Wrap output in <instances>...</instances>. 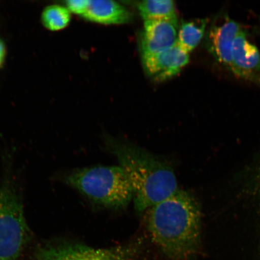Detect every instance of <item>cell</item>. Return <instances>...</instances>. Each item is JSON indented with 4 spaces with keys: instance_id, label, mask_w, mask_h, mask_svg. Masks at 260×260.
<instances>
[{
    "instance_id": "10",
    "label": "cell",
    "mask_w": 260,
    "mask_h": 260,
    "mask_svg": "<svg viewBox=\"0 0 260 260\" xmlns=\"http://www.w3.org/2000/svg\"><path fill=\"white\" fill-rule=\"evenodd\" d=\"M83 17L100 24H122L131 21L132 14L124 6L112 0H89Z\"/></svg>"
},
{
    "instance_id": "5",
    "label": "cell",
    "mask_w": 260,
    "mask_h": 260,
    "mask_svg": "<svg viewBox=\"0 0 260 260\" xmlns=\"http://www.w3.org/2000/svg\"><path fill=\"white\" fill-rule=\"evenodd\" d=\"M141 242L133 241L109 248H95L66 240L44 242L35 250V260H136Z\"/></svg>"
},
{
    "instance_id": "4",
    "label": "cell",
    "mask_w": 260,
    "mask_h": 260,
    "mask_svg": "<svg viewBox=\"0 0 260 260\" xmlns=\"http://www.w3.org/2000/svg\"><path fill=\"white\" fill-rule=\"evenodd\" d=\"M31 235L15 179L9 174L0 183V260H16Z\"/></svg>"
},
{
    "instance_id": "15",
    "label": "cell",
    "mask_w": 260,
    "mask_h": 260,
    "mask_svg": "<svg viewBox=\"0 0 260 260\" xmlns=\"http://www.w3.org/2000/svg\"><path fill=\"white\" fill-rule=\"evenodd\" d=\"M6 55V49L4 42L0 39V68L5 62Z\"/></svg>"
},
{
    "instance_id": "2",
    "label": "cell",
    "mask_w": 260,
    "mask_h": 260,
    "mask_svg": "<svg viewBox=\"0 0 260 260\" xmlns=\"http://www.w3.org/2000/svg\"><path fill=\"white\" fill-rule=\"evenodd\" d=\"M107 150L117 159L131 184L135 208L142 214L178 190L171 166L138 145L110 138Z\"/></svg>"
},
{
    "instance_id": "11",
    "label": "cell",
    "mask_w": 260,
    "mask_h": 260,
    "mask_svg": "<svg viewBox=\"0 0 260 260\" xmlns=\"http://www.w3.org/2000/svg\"><path fill=\"white\" fill-rule=\"evenodd\" d=\"M207 19L184 21L178 29L177 44L189 53L200 43L206 34Z\"/></svg>"
},
{
    "instance_id": "13",
    "label": "cell",
    "mask_w": 260,
    "mask_h": 260,
    "mask_svg": "<svg viewBox=\"0 0 260 260\" xmlns=\"http://www.w3.org/2000/svg\"><path fill=\"white\" fill-rule=\"evenodd\" d=\"M71 19V12L65 6L51 5L44 9L41 15L42 24L48 30L57 31L66 28Z\"/></svg>"
},
{
    "instance_id": "1",
    "label": "cell",
    "mask_w": 260,
    "mask_h": 260,
    "mask_svg": "<svg viewBox=\"0 0 260 260\" xmlns=\"http://www.w3.org/2000/svg\"><path fill=\"white\" fill-rule=\"evenodd\" d=\"M152 241L170 260H193L201 248V213L195 198L178 189L146 211Z\"/></svg>"
},
{
    "instance_id": "9",
    "label": "cell",
    "mask_w": 260,
    "mask_h": 260,
    "mask_svg": "<svg viewBox=\"0 0 260 260\" xmlns=\"http://www.w3.org/2000/svg\"><path fill=\"white\" fill-rule=\"evenodd\" d=\"M230 70L236 76L260 86V53L243 30L234 41Z\"/></svg>"
},
{
    "instance_id": "8",
    "label": "cell",
    "mask_w": 260,
    "mask_h": 260,
    "mask_svg": "<svg viewBox=\"0 0 260 260\" xmlns=\"http://www.w3.org/2000/svg\"><path fill=\"white\" fill-rule=\"evenodd\" d=\"M178 18L145 21L141 38L143 56L165 51L177 44Z\"/></svg>"
},
{
    "instance_id": "12",
    "label": "cell",
    "mask_w": 260,
    "mask_h": 260,
    "mask_svg": "<svg viewBox=\"0 0 260 260\" xmlns=\"http://www.w3.org/2000/svg\"><path fill=\"white\" fill-rule=\"evenodd\" d=\"M138 7L145 21L177 18L176 7L172 0H146L139 3Z\"/></svg>"
},
{
    "instance_id": "3",
    "label": "cell",
    "mask_w": 260,
    "mask_h": 260,
    "mask_svg": "<svg viewBox=\"0 0 260 260\" xmlns=\"http://www.w3.org/2000/svg\"><path fill=\"white\" fill-rule=\"evenodd\" d=\"M64 180L91 202L107 209H123L133 199L131 184L119 165L79 169L67 174Z\"/></svg>"
},
{
    "instance_id": "14",
    "label": "cell",
    "mask_w": 260,
    "mask_h": 260,
    "mask_svg": "<svg viewBox=\"0 0 260 260\" xmlns=\"http://www.w3.org/2000/svg\"><path fill=\"white\" fill-rule=\"evenodd\" d=\"M89 0H69L65 2V7L74 14L82 16L88 7Z\"/></svg>"
},
{
    "instance_id": "6",
    "label": "cell",
    "mask_w": 260,
    "mask_h": 260,
    "mask_svg": "<svg viewBox=\"0 0 260 260\" xmlns=\"http://www.w3.org/2000/svg\"><path fill=\"white\" fill-rule=\"evenodd\" d=\"M241 30L239 23L225 16L222 20L211 25L205 38L207 50L217 61L230 70L234 41Z\"/></svg>"
},
{
    "instance_id": "7",
    "label": "cell",
    "mask_w": 260,
    "mask_h": 260,
    "mask_svg": "<svg viewBox=\"0 0 260 260\" xmlns=\"http://www.w3.org/2000/svg\"><path fill=\"white\" fill-rule=\"evenodd\" d=\"M189 59L188 53L177 44L161 53L143 56L142 63L148 76L161 82L176 76Z\"/></svg>"
}]
</instances>
